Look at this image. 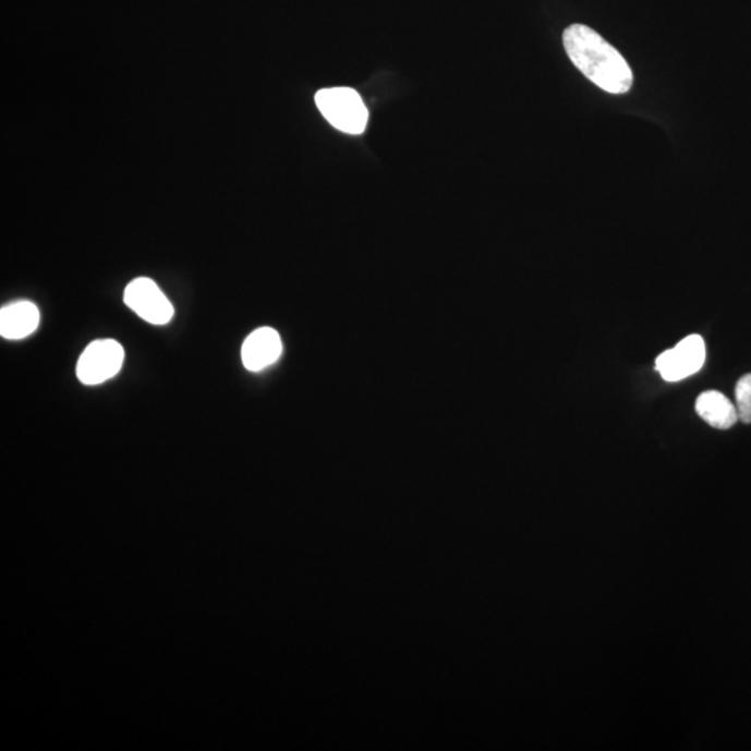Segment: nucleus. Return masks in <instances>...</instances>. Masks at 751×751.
<instances>
[{
	"label": "nucleus",
	"instance_id": "obj_9",
	"mask_svg": "<svg viewBox=\"0 0 751 751\" xmlns=\"http://www.w3.org/2000/svg\"><path fill=\"white\" fill-rule=\"evenodd\" d=\"M735 395L739 421L751 423V375L740 377L738 385H736Z\"/></svg>",
	"mask_w": 751,
	"mask_h": 751
},
{
	"label": "nucleus",
	"instance_id": "obj_7",
	"mask_svg": "<svg viewBox=\"0 0 751 751\" xmlns=\"http://www.w3.org/2000/svg\"><path fill=\"white\" fill-rule=\"evenodd\" d=\"M39 310L29 301H19L0 311V335L8 340H23L38 329Z\"/></svg>",
	"mask_w": 751,
	"mask_h": 751
},
{
	"label": "nucleus",
	"instance_id": "obj_4",
	"mask_svg": "<svg viewBox=\"0 0 751 751\" xmlns=\"http://www.w3.org/2000/svg\"><path fill=\"white\" fill-rule=\"evenodd\" d=\"M124 302L141 319L150 325L169 324L174 316L173 305L166 299L158 284L148 277L131 281L124 291Z\"/></svg>",
	"mask_w": 751,
	"mask_h": 751
},
{
	"label": "nucleus",
	"instance_id": "obj_1",
	"mask_svg": "<svg viewBox=\"0 0 751 751\" xmlns=\"http://www.w3.org/2000/svg\"><path fill=\"white\" fill-rule=\"evenodd\" d=\"M564 47L584 77L606 93L622 95L632 88L633 73L627 60L588 25L568 27L564 32Z\"/></svg>",
	"mask_w": 751,
	"mask_h": 751
},
{
	"label": "nucleus",
	"instance_id": "obj_6",
	"mask_svg": "<svg viewBox=\"0 0 751 751\" xmlns=\"http://www.w3.org/2000/svg\"><path fill=\"white\" fill-rule=\"evenodd\" d=\"M283 352L279 332L270 327H261L252 331L243 344L241 358L246 370L261 372L267 366L274 365Z\"/></svg>",
	"mask_w": 751,
	"mask_h": 751
},
{
	"label": "nucleus",
	"instance_id": "obj_8",
	"mask_svg": "<svg viewBox=\"0 0 751 751\" xmlns=\"http://www.w3.org/2000/svg\"><path fill=\"white\" fill-rule=\"evenodd\" d=\"M695 412L710 426L727 431L739 421L738 410L718 391H704L695 401Z\"/></svg>",
	"mask_w": 751,
	"mask_h": 751
},
{
	"label": "nucleus",
	"instance_id": "obj_5",
	"mask_svg": "<svg viewBox=\"0 0 751 751\" xmlns=\"http://www.w3.org/2000/svg\"><path fill=\"white\" fill-rule=\"evenodd\" d=\"M705 361V346L702 336L693 335L678 342V346L663 352L655 361V370L667 381H679L702 370Z\"/></svg>",
	"mask_w": 751,
	"mask_h": 751
},
{
	"label": "nucleus",
	"instance_id": "obj_3",
	"mask_svg": "<svg viewBox=\"0 0 751 751\" xmlns=\"http://www.w3.org/2000/svg\"><path fill=\"white\" fill-rule=\"evenodd\" d=\"M124 361L123 347L114 340H98L85 348L77 364L78 380L85 386H98L112 379Z\"/></svg>",
	"mask_w": 751,
	"mask_h": 751
},
{
	"label": "nucleus",
	"instance_id": "obj_2",
	"mask_svg": "<svg viewBox=\"0 0 751 751\" xmlns=\"http://www.w3.org/2000/svg\"><path fill=\"white\" fill-rule=\"evenodd\" d=\"M315 102L332 128L347 134L364 133L370 113L355 89H322L316 94Z\"/></svg>",
	"mask_w": 751,
	"mask_h": 751
}]
</instances>
